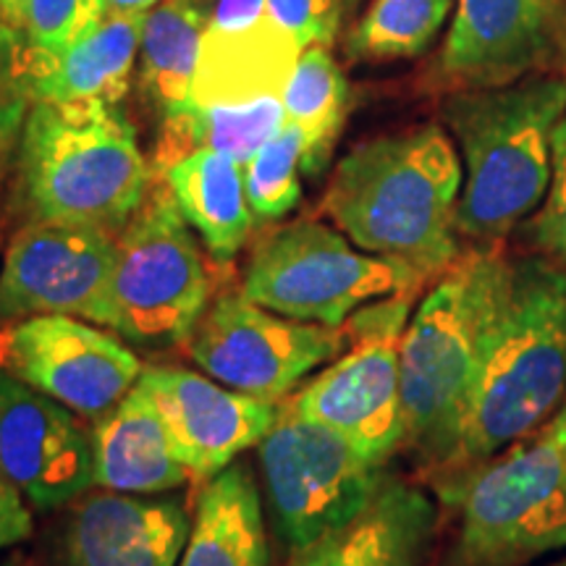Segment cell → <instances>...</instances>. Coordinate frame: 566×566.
Listing matches in <instances>:
<instances>
[{
	"label": "cell",
	"instance_id": "cell-1",
	"mask_svg": "<svg viewBox=\"0 0 566 566\" xmlns=\"http://www.w3.org/2000/svg\"><path fill=\"white\" fill-rule=\"evenodd\" d=\"M462 184L454 139L424 124L367 139L344 155L325 189L323 212L359 250L433 279L459 260Z\"/></svg>",
	"mask_w": 566,
	"mask_h": 566
},
{
	"label": "cell",
	"instance_id": "cell-2",
	"mask_svg": "<svg viewBox=\"0 0 566 566\" xmlns=\"http://www.w3.org/2000/svg\"><path fill=\"white\" fill-rule=\"evenodd\" d=\"M153 187L122 103H34L17 139L21 223H82L122 233Z\"/></svg>",
	"mask_w": 566,
	"mask_h": 566
},
{
	"label": "cell",
	"instance_id": "cell-3",
	"mask_svg": "<svg viewBox=\"0 0 566 566\" xmlns=\"http://www.w3.org/2000/svg\"><path fill=\"white\" fill-rule=\"evenodd\" d=\"M566 399V271L546 258L509 263L451 470L533 433Z\"/></svg>",
	"mask_w": 566,
	"mask_h": 566
},
{
	"label": "cell",
	"instance_id": "cell-4",
	"mask_svg": "<svg viewBox=\"0 0 566 566\" xmlns=\"http://www.w3.org/2000/svg\"><path fill=\"white\" fill-rule=\"evenodd\" d=\"M462 155L459 237L501 242L541 208L566 116V80L535 74L504 87L454 90L441 105Z\"/></svg>",
	"mask_w": 566,
	"mask_h": 566
},
{
	"label": "cell",
	"instance_id": "cell-5",
	"mask_svg": "<svg viewBox=\"0 0 566 566\" xmlns=\"http://www.w3.org/2000/svg\"><path fill=\"white\" fill-rule=\"evenodd\" d=\"M509 263L495 252L459 258L409 317L399 346L405 446L424 464L457 462Z\"/></svg>",
	"mask_w": 566,
	"mask_h": 566
},
{
	"label": "cell",
	"instance_id": "cell-6",
	"mask_svg": "<svg viewBox=\"0 0 566 566\" xmlns=\"http://www.w3.org/2000/svg\"><path fill=\"white\" fill-rule=\"evenodd\" d=\"M459 516L457 566H525L566 548V449L546 424L436 485Z\"/></svg>",
	"mask_w": 566,
	"mask_h": 566
},
{
	"label": "cell",
	"instance_id": "cell-7",
	"mask_svg": "<svg viewBox=\"0 0 566 566\" xmlns=\"http://www.w3.org/2000/svg\"><path fill=\"white\" fill-rule=\"evenodd\" d=\"M210 296L212 279L192 226L168 184L153 181L137 216L116 237L108 331L139 349H174L195 334Z\"/></svg>",
	"mask_w": 566,
	"mask_h": 566
},
{
	"label": "cell",
	"instance_id": "cell-8",
	"mask_svg": "<svg viewBox=\"0 0 566 566\" xmlns=\"http://www.w3.org/2000/svg\"><path fill=\"white\" fill-rule=\"evenodd\" d=\"M422 281L407 263L359 250L338 229L304 218L260 239L242 292L292 321L342 328L365 304L417 292Z\"/></svg>",
	"mask_w": 566,
	"mask_h": 566
},
{
	"label": "cell",
	"instance_id": "cell-9",
	"mask_svg": "<svg viewBox=\"0 0 566 566\" xmlns=\"http://www.w3.org/2000/svg\"><path fill=\"white\" fill-rule=\"evenodd\" d=\"M415 292L384 296L359 307L344 323L349 346L286 409L344 436L375 464H384L405 446L399 346L412 313Z\"/></svg>",
	"mask_w": 566,
	"mask_h": 566
},
{
	"label": "cell",
	"instance_id": "cell-10",
	"mask_svg": "<svg viewBox=\"0 0 566 566\" xmlns=\"http://www.w3.org/2000/svg\"><path fill=\"white\" fill-rule=\"evenodd\" d=\"M258 459L268 514L289 554L354 520L388 480L384 464L370 462L336 430L289 409L258 443Z\"/></svg>",
	"mask_w": 566,
	"mask_h": 566
},
{
	"label": "cell",
	"instance_id": "cell-11",
	"mask_svg": "<svg viewBox=\"0 0 566 566\" xmlns=\"http://www.w3.org/2000/svg\"><path fill=\"white\" fill-rule=\"evenodd\" d=\"M346 346L344 325L292 321L260 307L244 292H223L197 323L187 354L218 384L279 405Z\"/></svg>",
	"mask_w": 566,
	"mask_h": 566
},
{
	"label": "cell",
	"instance_id": "cell-12",
	"mask_svg": "<svg viewBox=\"0 0 566 566\" xmlns=\"http://www.w3.org/2000/svg\"><path fill=\"white\" fill-rule=\"evenodd\" d=\"M116 233L82 223H21L0 268V325L71 315L111 325Z\"/></svg>",
	"mask_w": 566,
	"mask_h": 566
},
{
	"label": "cell",
	"instance_id": "cell-13",
	"mask_svg": "<svg viewBox=\"0 0 566 566\" xmlns=\"http://www.w3.org/2000/svg\"><path fill=\"white\" fill-rule=\"evenodd\" d=\"M0 370L97 420L137 386L145 367L113 331L71 315H34L0 325Z\"/></svg>",
	"mask_w": 566,
	"mask_h": 566
},
{
	"label": "cell",
	"instance_id": "cell-14",
	"mask_svg": "<svg viewBox=\"0 0 566 566\" xmlns=\"http://www.w3.org/2000/svg\"><path fill=\"white\" fill-rule=\"evenodd\" d=\"M566 66V0H457L438 53L446 87H504Z\"/></svg>",
	"mask_w": 566,
	"mask_h": 566
},
{
	"label": "cell",
	"instance_id": "cell-15",
	"mask_svg": "<svg viewBox=\"0 0 566 566\" xmlns=\"http://www.w3.org/2000/svg\"><path fill=\"white\" fill-rule=\"evenodd\" d=\"M0 472L38 512L74 504L95 488L92 436L80 415L3 370Z\"/></svg>",
	"mask_w": 566,
	"mask_h": 566
},
{
	"label": "cell",
	"instance_id": "cell-16",
	"mask_svg": "<svg viewBox=\"0 0 566 566\" xmlns=\"http://www.w3.org/2000/svg\"><path fill=\"white\" fill-rule=\"evenodd\" d=\"M139 386L171 430L195 483H208L271 433L281 409L184 367H147Z\"/></svg>",
	"mask_w": 566,
	"mask_h": 566
},
{
	"label": "cell",
	"instance_id": "cell-17",
	"mask_svg": "<svg viewBox=\"0 0 566 566\" xmlns=\"http://www.w3.org/2000/svg\"><path fill=\"white\" fill-rule=\"evenodd\" d=\"M192 516L176 495L87 491L63 520L59 566H179Z\"/></svg>",
	"mask_w": 566,
	"mask_h": 566
},
{
	"label": "cell",
	"instance_id": "cell-18",
	"mask_svg": "<svg viewBox=\"0 0 566 566\" xmlns=\"http://www.w3.org/2000/svg\"><path fill=\"white\" fill-rule=\"evenodd\" d=\"M145 13L105 11L66 51L45 61H21L27 105L122 103L139 55Z\"/></svg>",
	"mask_w": 566,
	"mask_h": 566
},
{
	"label": "cell",
	"instance_id": "cell-19",
	"mask_svg": "<svg viewBox=\"0 0 566 566\" xmlns=\"http://www.w3.org/2000/svg\"><path fill=\"white\" fill-rule=\"evenodd\" d=\"M436 520L428 493L388 478L354 520L296 551L286 566H420Z\"/></svg>",
	"mask_w": 566,
	"mask_h": 566
},
{
	"label": "cell",
	"instance_id": "cell-20",
	"mask_svg": "<svg viewBox=\"0 0 566 566\" xmlns=\"http://www.w3.org/2000/svg\"><path fill=\"white\" fill-rule=\"evenodd\" d=\"M90 436L95 485L105 491L158 495L192 480L171 430L139 380L116 407L92 420Z\"/></svg>",
	"mask_w": 566,
	"mask_h": 566
},
{
	"label": "cell",
	"instance_id": "cell-21",
	"mask_svg": "<svg viewBox=\"0 0 566 566\" xmlns=\"http://www.w3.org/2000/svg\"><path fill=\"white\" fill-rule=\"evenodd\" d=\"M300 55V42L268 19V13L242 30L208 27L189 105H239L281 97Z\"/></svg>",
	"mask_w": 566,
	"mask_h": 566
},
{
	"label": "cell",
	"instance_id": "cell-22",
	"mask_svg": "<svg viewBox=\"0 0 566 566\" xmlns=\"http://www.w3.org/2000/svg\"><path fill=\"white\" fill-rule=\"evenodd\" d=\"M179 566H271L263 499L244 464L205 483Z\"/></svg>",
	"mask_w": 566,
	"mask_h": 566
},
{
	"label": "cell",
	"instance_id": "cell-23",
	"mask_svg": "<svg viewBox=\"0 0 566 566\" xmlns=\"http://www.w3.org/2000/svg\"><path fill=\"white\" fill-rule=\"evenodd\" d=\"M163 179L212 260L231 263L254 223L242 163L216 150H192L168 166Z\"/></svg>",
	"mask_w": 566,
	"mask_h": 566
},
{
	"label": "cell",
	"instance_id": "cell-24",
	"mask_svg": "<svg viewBox=\"0 0 566 566\" xmlns=\"http://www.w3.org/2000/svg\"><path fill=\"white\" fill-rule=\"evenodd\" d=\"M208 11L200 0H160L145 13L139 40V82L160 116L187 108Z\"/></svg>",
	"mask_w": 566,
	"mask_h": 566
},
{
	"label": "cell",
	"instance_id": "cell-25",
	"mask_svg": "<svg viewBox=\"0 0 566 566\" xmlns=\"http://www.w3.org/2000/svg\"><path fill=\"white\" fill-rule=\"evenodd\" d=\"M283 124L286 113L275 95L239 105H187L163 118L158 166L166 171L192 150H216L247 166Z\"/></svg>",
	"mask_w": 566,
	"mask_h": 566
},
{
	"label": "cell",
	"instance_id": "cell-26",
	"mask_svg": "<svg viewBox=\"0 0 566 566\" xmlns=\"http://www.w3.org/2000/svg\"><path fill=\"white\" fill-rule=\"evenodd\" d=\"M286 124L304 139V174L328 163L349 113V82L325 45L304 48L281 92Z\"/></svg>",
	"mask_w": 566,
	"mask_h": 566
},
{
	"label": "cell",
	"instance_id": "cell-27",
	"mask_svg": "<svg viewBox=\"0 0 566 566\" xmlns=\"http://www.w3.org/2000/svg\"><path fill=\"white\" fill-rule=\"evenodd\" d=\"M457 0H370L346 38L352 61L415 59L433 45Z\"/></svg>",
	"mask_w": 566,
	"mask_h": 566
},
{
	"label": "cell",
	"instance_id": "cell-28",
	"mask_svg": "<svg viewBox=\"0 0 566 566\" xmlns=\"http://www.w3.org/2000/svg\"><path fill=\"white\" fill-rule=\"evenodd\" d=\"M304 171V139L296 126L283 124L244 166V187L254 221H279L302 197L300 174Z\"/></svg>",
	"mask_w": 566,
	"mask_h": 566
},
{
	"label": "cell",
	"instance_id": "cell-29",
	"mask_svg": "<svg viewBox=\"0 0 566 566\" xmlns=\"http://www.w3.org/2000/svg\"><path fill=\"white\" fill-rule=\"evenodd\" d=\"M105 11V0H24L19 30L27 40V61H45L63 53Z\"/></svg>",
	"mask_w": 566,
	"mask_h": 566
},
{
	"label": "cell",
	"instance_id": "cell-30",
	"mask_svg": "<svg viewBox=\"0 0 566 566\" xmlns=\"http://www.w3.org/2000/svg\"><path fill=\"white\" fill-rule=\"evenodd\" d=\"M525 239L566 271V116L554 132V168L541 208L525 226Z\"/></svg>",
	"mask_w": 566,
	"mask_h": 566
},
{
	"label": "cell",
	"instance_id": "cell-31",
	"mask_svg": "<svg viewBox=\"0 0 566 566\" xmlns=\"http://www.w3.org/2000/svg\"><path fill=\"white\" fill-rule=\"evenodd\" d=\"M268 19L300 42V48L325 45L336 40L342 11L338 0H265Z\"/></svg>",
	"mask_w": 566,
	"mask_h": 566
},
{
	"label": "cell",
	"instance_id": "cell-32",
	"mask_svg": "<svg viewBox=\"0 0 566 566\" xmlns=\"http://www.w3.org/2000/svg\"><path fill=\"white\" fill-rule=\"evenodd\" d=\"M30 509L19 488L0 472V551L30 541L34 530Z\"/></svg>",
	"mask_w": 566,
	"mask_h": 566
},
{
	"label": "cell",
	"instance_id": "cell-33",
	"mask_svg": "<svg viewBox=\"0 0 566 566\" xmlns=\"http://www.w3.org/2000/svg\"><path fill=\"white\" fill-rule=\"evenodd\" d=\"M265 17V0H218L208 13V27L242 30Z\"/></svg>",
	"mask_w": 566,
	"mask_h": 566
},
{
	"label": "cell",
	"instance_id": "cell-34",
	"mask_svg": "<svg viewBox=\"0 0 566 566\" xmlns=\"http://www.w3.org/2000/svg\"><path fill=\"white\" fill-rule=\"evenodd\" d=\"M158 3L160 0H105L108 11H124V13H147Z\"/></svg>",
	"mask_w": 566,
	"mask_h": 566
},
{
	"label": "cell",
	"instance_id": "cell-35",
	"mask_svg": "<svg viewBox=\"0 0 566 566\" xmlns=\"http://www.w3.org/2000/svg\"><path fill=\"white\" fill-rule=\"evenodd\" d=\"M21 13H24V0H0V19L13 27H21Z\"/></svg>",
	"mask_w": 566,
	"mask_h": 566
},
{
	"label": "cell",
	"instance_id": "cell-36",
	"mask_svg": "<svg viewBox=\"0 0 566 566\" xmlns=\"http://www.w3.org/2000/svg\"><path fill=\"white\" fill-rule=\"evenodd\" d=\"M546 424L551 428V433L556 436V441L562 443L564 449H566V399L562 401V407L556 409V415L551 417V420H548Z\"/></svg>",
	"mask_w": 566,
	"mask_h": 566
},
{
	"label": "cell",
	"instance_id": "cell-37",
	"mask_svg": "<svg viewBox=\"0 0 566 566\" xmlns=\"http://www.w3.org/2000/svg\"><path fill=\"white\" fill-rule=\"evenodd\" d=\"M0 566H27V562L21 556H9V558H3V562H0Z\"/></svg>",
	"mask_w": 566,
	"mask_h": 566
},
{
	"label": "cell",
	"instance_id": "cell-38",
	"mask_svg": "<svg viewBox=\"0 0 566 566\" xmlns=\"http://www.w3.org/2000/svg\"><path fill=\"white\" fill-rule=\"evenodd\" d=\"M551 566H566V558H562V562H556V564H551Z\"/></svg>",
	"mask_w": 566,
	"mask_h": 566
}]
</instances>
